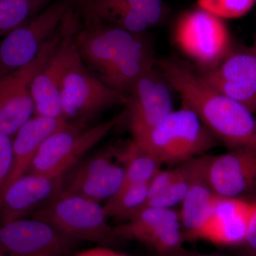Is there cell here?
I'll return each instance as SVG.
<instances>
[{"mask_svg":"<svg viewBox=\"0 0 256 256\" xmlns=\"http://www.w3.org/2000/svg\"><path fill=\"white\" fill-rule=\"evenodd\" d=\"M60 98L64 119L84 126L108 109L128 101L124 94L108 86L90 73L77 46L64 72Z\"/></svg>","mask_w":256,"mask_h":256,"instance_id":"5b68a950","label":"cell"},{"mask_svg":"<svg viewBox=\"0 0 256 256\" xmlns=\"http://www.w3.org/2000/svg\"></svg>","mask_w":256,"mask_h":256,"instance_id":"d590c367","label":"cell"},{"mask_svg":"<svg viewBox=\"0 0 256 256\" xmlns=\"http://www.w3.org/2000/svg\"><path fill=\"white\" fill-rule=\"evenodd\" d=\"M254 50H256V45L255 47H254Z\"/></svg>","mask_w":256,"mask_h":256,"instance_id":"e575fe53","label":"cell"},{"mask_svg":"<svg viewBox=\"0 0 256 256\" xmlns=\"http://www.w3.org/2000/svg\"><path fill=\"white\" fill-rule=\"evenodd\" d=\"M60 25L54 36L42 48L31 64L0 79V133L12 138L35 116L31 94L34 78L50 60L63 40Z\"/></svg>","mask_w":256,"mask_h":256,"instance_id":"ba28073f","label":"cell"},{"mask_svg":"<svg viewBox=\"0 0 256 256\" xmlns=\"http://www.w3.org/2000/svg\"><path fill=\"white\" fill-rule=\"evenodd\" d=\"M168 256H218L214 255H202V254H192L184 252L182 250H180V252H176V254H172V255Z\"/></svg>","mask_w":256,"mask_h":256,"instance_id":"4dcf8cb0","label":"cell"},{"mask_svg":"<svg viewBox=\"0 0 256 256\" xmlns=\"http://www.w3.org/2000/svg\"><path fill=\"white\" fill-rule=\"evenodd\" d=\"M78 242L38 218L0 224V252L6 256H66Z\"/></svg>","mask_w":256,"mask_h":256,"instance_id":"30bf717a","label":"cell"},{"mask_svg":"<svg viewBox=\"0 0 256 256\" xmlns=\"http://www.w3.org/2000/svg\"><path fill=\"white\" fill-rule=\"evenodd\" d=\"M0 256H5V255H4V254H1V252H0Z\"/></svg>","mask_w":256,"mask_h":256,"instance_id":"d6a6232c","label":"cell"},{"mask_svg":"<svg viewBox=\"0 0 256 256\" xmlns=\"http://www.w3.org/2000/svg\"><path fill=\"white\" fill-rule=\"evenodd\" d=\"M42 1L46 2H47L48 1V0H42Z\"/></svg>","mask_w":256,"mask_h":256,"instance_id":"836d02e7","label":"cell"},{"mask_svg":"<svg viewBox=\"0 0 256 256\" xmlns=\"http://www.w3.org/2000/svg\"><path fill=\"white\" fill-rule=\"evenodd\" d=\"M122 153L126 160V174L122 188L150 182L160 170L161 163L142 150L132 141Z\"/></svg>","mask_w":256,"mask_h":256,"instance_id":"603a6c76","label":"cell"},{"mask_svg":"<svg viewBox=\"0 0 256 256\" xmlns=\"http://www.w3.org/2000/svg\"><path fill=\"white\" fill-rule=\"evenodd\" d=\"M86 1H87V0H77V2H78V4H80L85 2Z\"/></svg>","mask_w":256,"mask_h":256,"instance_id":"1f68e13d","label":"cell"},{"mask_svg":"<svg viewBox=\"0 0 256 256\" xmlns=\"http://www.w3.org/2000/svg\"><path fill=\"white\" fill-rule=\"evenodd\" d=\"M172 89L156 65L138 80L128 97L133 138L156 128L174 111Z\"/></svg>","mask_w":256,"mask_h":256,"instance_id":"5bb4252c","label":"cell"},{"mask_svg":"<svg viewBox=\"0 0 256 256\" xmlns=\"http://www.w3.org/2000/svg\"><path fill=\"white\" fill-rule=\"evenodd\" d=\"M149 184L121 188L104 205L108 218L128 220L146 208L149 195Z\"/></svg>","mask_w":256,"mask_h":256,"instance_id":"7402d4cb","label":"cell"},{"mask_svg":"<svg viewBox=\"0 0 256 256\" xmlns=\"http://www.w3.org/2000/svg\"><path fill=\"white\" fill-rule=\"evenodd\" d=\"M78 6L86 18L138 34L156 26L164 11L162 0H87Z\"/></svg>","mask_w":256,"mask_h":256,"instance_id":"9a60e30c","label":"cell"},{"mask_svg":"<svg viewBox=\"0 0 256 256\" xmlns=\"http://www.w3.org/2000/svg\"><path fill=\"white\" fill-rule=\"evenodd\" d=\"M77 0H56L0 42V79L31 64L60 28Z\"/></svg>","mask_w":256,"mask_h":256,"instance_id":"52a82bcc","label":"cell"},{"mask_svg":"<svg viewBox=\"0 0 256 256\" xmlns=\"http://www.w3.org/2000/svg\"><path fill=\"white\" fill-rule=\"evenodd\" d=\"M172 90L220 141L236 149L256 151V118L245 106L220 94L188 63L166 58L156 62Z\"/></svg>","mask_w":256,"mask_h":256,"instance_id":"7a4b0ae2","label":"cell"},{"mask_svg":"<svg viewBox=\"0 0 256 256\" xmlns=\"http://www.w3.org/2000/svg\"><path fill=\"white\" fill-rule=\"evenodd\" d=\"M210 156L195 158L190 190L182 202L180 220L186 230L184 235L188 239L206 224L213 215L218 195L210 186L208 178Z\"/></svg>","mask_w":256,"mask_h":256,"instance_id":"ffe728a7","label":"cell"},{"mask_svg":"<svg viewBox=\"0 0 256 256\" xmlns=\"http://www.w3.org/2000/svg\"><path fill=\"white\" fill-rule=\"evenodd\" d=\"M126 116L127 111L92 127L73 124L54 133L42 144L30 172L55 178H65L80 160L118 126Z\"/></svg>","mask_w":256,"mask_h":256,"instance_id":"8992f818","label":"cell"},{"mask_svg":"<svg viewBox=\"0 0 256 256\" xmlns=\"http://www.w3.org/2000/svg\"><path fill=\"white\" fill-rule=\"evenodd\" d=\"M73 124L64 119L34 116L24 124L12 140L11 170L0 195L11 184L30 172L37 153L47 138Z\"/></svg>","mask_w":256,"mask_h":256,"instance_id":"d6986e66","label":"cell"},{"mask_svg":"<svg viewBox=\"0 0 256 256\" xmlns=\"http://www.w3.org/2000/svg\"><path fill=\"white\" fill-rule=\"evenodd\" d=\"M178 168L166 170H161L156 174L149 184V195H148V202L160 196L172 182L176 176ZM146 203V204H148Z\"/></svg>","mask_w":256,"mask_h":256,"instance_id":"83f0119b","label":"cell"},{"mask_svg":"<svg viewBox=\"0 0 256 256\" xmlns=\"http://www.w3.org/2000/svg\"><path fill=\"white\" fill-rule=\"evenodd\" d=\"M256 208L246 214L228 218L210 217L188 240H206L216 245L232 246L244 244Z\"/></svg>","mask_w":256,"mask_h":256,"instance_id":"44dd1931","label":"cell"},{"mask_svg":"<svg viewBox=\"0 0 256 256\" xmlns=\"http://www.w3.org/2000/svg\"><path fill=\"white\" fill-rule=\"evenodd\" d=\"M12 138L0 133V194L11 170Z\"/></svg>","mask_w":256,"mask_h":256,"instance_id":"4316f807","label":"cell"},{"mask_svg":"<svg viewBox=\"0 0 256 256\" xmlns=\"http://www.w3.org/2000/svg\"><path fill=\"white\" fill-rule=\"evenodd\" d=\"M46 3L42 0H0V37L28 22Z\"/></svg>","mask_w":256,"mask_h":256,"instance_id":"cb8c5ba5","label":"cell"},{"mask_svg":"<svg viewBox=\"0 0 256 256\" xmlns=\"http://www.w3.org/2000/svg\"><path fill=\"white\" fill-rule=\"evenodd\" d=\"M126 160L122 150L110 148L76 168L63 191L76 194L99 203L108 201L122 188Z\"/></svg>","mask_w":256,"mask_h":256,"instance_id":"4fadbf2b","label":"cell"},{"mask_svg":"<svg viewBox=\"0 0 256 256\" xmlns=\"http://www.w3.org/2000/svg\"><path fill=\"white\" fill-rule=\"evenodd\" d=\"M82 16L84 24L76 32L75 42L82 62L96 78L128 98L138 80L156 65L148 40L144 34Z\"/></svg>","mask_w":256,"mask_h":256,"instance_id":"6da1fadb","label":"cell"},{"mask_svg":"<svg viewBox=\"0 0 256 256\" xmlns=\"http://www.w3.org/2000/svg\"><path fill=\"white\" fill-rule=\"evenodd\" d=\"M74 256H128L107 246H98L76 252Z\"/></svg>","mask_w":256,"mask_h":256,"instance_id":"f1b7e54d","label":"cell"},{"mask_svg":"<svg viewBox=\"0 0 256 256\" xmlns=\"http://www.w3.org/2000/svg\"><path fill=\"white\" fill-rule=\"evenodd\" d=\"M194 159L188 160L178 166L176 176L168 190L160 196L148 202L146 207L172 208L182 203L191 185Z\"/></svg>","mask_w":256,"mask_h":256,"instance_id":"d4e9b609","label":"cell"},{"mask_svg":"<svg viewBox=\"0 0 256 256\" xmlns=\"http://www.w3.org/2000/svg\"><path fill=\"white\" fill-rule=\"evenodd\" d=\"M80 10L76 6L65 18L63 40L50 60L44 66L31 84L35 116L64 119L60 105V86L64 72L76 44V32L80 26Z\"/></svg>","mask_w":256,"mask_h":256,"instance_id":"8fae6325","label":"cell"},{"mask_svg":"<svg viewBox=\"0 0 256 256\" xmlns=\"http://www.w3.org/2000/svg\"><path fill=\"white\" fill-rule=\"evenodd\" d=\"M208 178L218 196L238 198L256 186V151L240 148L210 156Z\"/></svg>","mask_w":256,"mask_h":256,"instance_id":"ac0fdd59","label":"cell"},{"mask_svg":"<svg viewBox=\"0 0 256 256\" xmlns=\"http://www.w3.org/2000/svg\"><path fill=\"white\" fill-rule=\"evenodd\" d=\"M133 141L162 164H182L216 146L214 136L193 110L184 106Z\"/></svg>","mask_w":256,"mask_h":256,"instance_id":"3957f363","label":"cell"},{"mask_svg":"<svg viewBox=\"0 0 256 256\" xmlns=\"http://www.w3.org/2000/svg\"><path fill=\"white\" fill-rule=\"evenodd\" d=\"M64 178L28 172L0 195V224L26 218L41 210L63 191Z\"/></svg>","mask_w":256,"mask_h":256,"instance_id":"e0dca14e","label":"cell"},{"mask_svg":"<svg viewBox=\"0 0 256 256\" xmlns=\"http://www.w3.org/2000/svg\"><path fill=\"white\" fill-rule=\"evenodd\" d=\"M174 40L203 70L214 68L232 50L230 34L223 20L200 8L178 18Z\"/></svg>","mask_w":256,"mask_h":256,"instance_id":"9c48e42d","label":"cell"},{"mask_svg":"<svg viewBox=\"0 0 256 256\" xmlns=\"http://www.w3.org/2000/svg\"><path fill=\"white\" fill-rule=\"evenodd\" d=\"M182 226L180 214L172 208L148 206L114 230L118 239L142 242L168 256L182 250L184 240Z\"/></svg>","mask_w":256,"mask_h":256,"instance_id":"7c38bea8","label":"cell"},{"mask_svg":"<svg viewBox=\"0 0 256 256\" xmlns=\"http://www.w3.org/2000/svg\"><path fill=\"white\" fill-rule=\"evenodd\" d=\"M245 244L250 248V249L256 252V212L252 216L250 226H249Z\"/></svg>","mask_w":256,"mask_h":256,"instance_id":"f546056e","label":"cell"},{"mask_svg":"<svg viewBox=\"0 0 256 256\" xmlns=\"http://www.w3.org/2000/svg\"><path fill=\"white\" fill-rule=\"evenodd\" d=\"M198 8L222 20L242 18L247 14L256 0H197Z\"/></svg>","mask_w":256,"mask_h":256,"instance_id":"484cf974","label":"cell"},{"mask_svg":"<svg viewBox=\"0 0 256 256\" xmlns=\"http://www.w3.org/2000/svg\"><path fill=\"white\" fill-rule=\"evenodd\" d=\"M32 215L78 242L107 246L118 240L101 203L76 194L62 191Z\"/></svg>","mask_w":256,"mask_h":256,"instance_id":"277c9868","label":"cell"},{"mask_svg":"<svg viewBox=\"0 0 256 256\" xmlns=\"http://www.w3.org/2000/svg\"><path fill=\"white\" fill-rule=\"evenodd\" d=\"M216 90L256 114V52L230 50L214 68L200 72Z\"/></svg>","mask_w":256,"mask_h":256,"instance_id":"2e32d148","label":"cell"}]
</instances>
